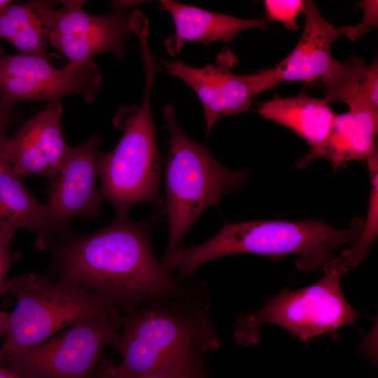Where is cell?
<instances>
[{"label":"cell","mask_w":378,"mask_h":378,"mask_svg":"<svg viewBox=\"0 0 378 378\" xmlns=\"http://www.w3.org/2000/svg\"><path fill=\"white\" fill-rule=\"evenodd\" d=\"M148 230L144 222L117 216L97 232L63 237L52 244L53 280L74 285L127 312L153 298L183 296L171 273L157 260Z\"/></svg>","instance_id":"obj_1"},{"label":"cell","mask_w":378,"mask_h":378,"mask_svg":"<svg viewBox=\"0 0 378 378\" xmlns=\"http://www.w3.org/2000/svg\"><path fill=\"white\" fill-rule=\"evenodd\" d=\"M363 225L359 217L346 229L314 220L224 223L208 241L179 247L164 254L161 263L169 272L177 271L186 276L209 260L232 254L253 253L275 260L295 255L299 270L313 272L334 258L336 250L356 241Z\"/></svg>","instance_id":"obj_2"},{"label":"cell","mask_w":378,"mask_h":378,"mask_svg":"<svg viewBox=\"0 0 378 378\" xmlns=\"http://www.w3.org/2000/svg\"><path fill=\"white\" fill-rule=\"evenodd\" d=\"M162 298L122 316V332L113 344L120 362L102 358L99 365L112 378H139L177 357L220 346L205 309Z\"/></svg>","instance_id":"obj_3"},{"label":"cell","mask_w":378,"mask_h":378,"mask_svg":"<svg viewBox=\"0 0 378 378\" xmlns=\"http://www.w3.org/2000/svg\"><path fill=\"white\" fill-rule=\"evenodd\" d=\"M140 46L145 71L141 105L120 108L113 122L122 130V138L111 151H99L97 155L100 193L118 216H127L132 206L142 202L160 201L162 161L150 102L157 65L148 42L143 41Z\"/></svg>","instance_id":"obj_4"},{"label":"cell","mask_w":378,"mask_h":378,"mask_svg":"<svg viewBox=\"0 0 378 378\" xmlns=\"http://www.w3.org/2000/svg\"><path fill=\"white\" fill-rule=\"evenodd\" d=\"M169 134L166 209L169 239L166 253L179 248L191 225L220 197L244 186L247 173L220 164L204 146L191 139L176 120L174 108L164 107Z\"/></svg>","instance_id":"obj_5"},{"label":"cell","mask_w":378,"mask_h":378,"mask_svg":"<svg viewBox=\"0 0 378 378\" xmlns=\"http://www.w3.org/2000/svg\"><path fill=\"white\" fill-rule=\"evenodd\" d=\"M6 297L15 301L0 347V358L40 344L89 317L120 314V309L70 284L29 273L7 281Z\"/></svg>","instance_id":"obj_6"},{"label":"cell","mask_w":378,"mask_h":378,"mask_svg":"<svg viewBox=\"0 0 378 378\" xmlns=\"http://www.w3.org/2000/svg\"><path fill=\"white\" fill-rule=\"evenodd\" d=\"M323 269V276L315 284L299 290L284 289L261 309L239 316L235 321L236 342L242 346L258 344L260 328L266 323L285 328L306 344L316 336L355 326L360 314L348 303L340 286L349 270L338 257Z\"/></svg>","instance_id":"obj_7"},{"label":"cell","mask_w":378,"mask_h":378,"mask_svg":"<svg viewBox=\"0 0 378 378\" xmlns=\"http://www.w3.org/2000/svg\"><path fill=\"white\" fill-rule=\"evenodd\" d=\"M122 315L80 320L62 332L0 358V366L24 378H92L101 352L114 344Z\"/></svg>","instance_id":"obj_8"},{"label":"cell","mask_w":378,"mask_h":378,"mask_svg":"<svg viewBox=\"0 0 378 378\" xmlns=\"http://www.w3.org/2000/svg\"><path fill=\"white\" fill-rule=\"evenodd\" d=\"M102 76L94 62H69L54 67L47 59L8 54L0 46V99L48 102L66 94H78L87 102L97 98Z\"/></svg>","instance_id":"obj_9"},{"label":"cell","mask_w":378,"mask_h":378,"mask_svg":"<svg viewBox=\"0 0 378 378\" xmlns=\"http://www.w3.org/2000/svg\"><path fill=\"white\" fill-rule=\"evenodd\" d=\"M50 35V44L69 62L92 60L98 54L111 52L121 58L125 42L133 32V12L118 8L112 13L94 15L85 12L84 1H60Z\"/></svg>","instance_id":"obj_10"},{"label":"cell","mask_w":378,"mask_h":378,"mask_svg":"<svg viewBox=\"0 0 378 378\" xmlns=\"http://www.w3.org/2000/svg\"><path fill=\"white\" fill-rule=\"evenodd\" d=\"M162 64L167 73L180 78L198 96L204 109L206 134L218 120L247 111L254 96L273 88L268 69L237 75L211 65L192 67L181 60H164Z\"/></svg>","instance_id":"obj_11"},{"label":"cell","mask_w":378,"mask_h":378,"mask_svg":"<svg viewBox=\"0 0 378 378\" xmlns=\"http://www.w3.org/2000/svg\"><path fill=\"white\" fill-rule=\"evenodd\" d=\"M100 138L91 136L85 143L70 146L54 178L49 181L44 205L66 233L69 220L76 216H97L103 197L96 186Z\"/></svg>","instance_id":"obj_12"},{"label":"cell","mask_w":378,"mask_h":378,"mask_svg":"<svg viewBox=\"0 0 378 378\" xmlns=\"http://www.w3.org/2000/svg\"><path fill=\"white\" fill-rule=\"evenodd\" d=\"M61 114L60 99L48 102L6 139L1 153L21 179L42 175L50 181L59 172L70 147L62 134Z\"/></svg>","instance_id":"obj_13"},{"label":"cell","mask_w":378,"mask_h":378,"mask_svg":"<svg viewBox=\"0 0 378 378\" xmlns=\"http://www.w3.org/2000/svg\"><path fill=\"white\" fill-rule=\"evenodd\" d=\"M302 13L305 24L300 39L289 55L270 69L276 87L284 82L321 80L335 61L332 44L344 34L343 26L330 24L314 1H303Z\"/></svg>","instance_id":"obj_14"},{"label":"cell","mask_w":378,"mask_h":378,"mask_svg":"<svg viewBox=\"0 0 378 378\" xmlns=\"http://www.w3.org/2000/svg\"><path fill=\"white\" fill-rule=\"evenodd\" d=\"M160 4V8L170 14L174 24V34L165 41L168 52L174 56L181 52L185 41H197L204 46L217 41L230 43L244 30L267 28V21L265 17L237 18L174 0H162Z\"/></svg>","instance_id":"obj_15"},{"label":"cell","mask_w":378,"mask_h":378,"mask_svg":"<svg viewBox=\"0 0 378 378\" xmlns=\"http://www.w3.org/2000/svg\"><path fill=\"white\" fill-rule=\"evenodd\" d=\"M22 181L0 152V232L24 228L37 235L36 246L43 250L53 233H64Z\"/></svg>","instance_id":"obj_16"},{"label":"cell","mask_w":378,"mask_h":378,"mask_svg":"<svg viewBox=\"0 0 378 378\" xmlns=\"http://www.w3.org/2000/svg\"><path fill=\"white\" fill-rule=\"evenodd\" d=\"M378 113L365 110H349L336 115L326 141L297 164L302 168L314 160L325 158L337 169L349 161L367 160L377 144Z\"/></svg>","instance_id":"obj_17"},{"label":"cell","mask_w":378,"mask_h":378,"mask_svg":"<svg viewBox=\"0 0 378 378\" xmlns=\"http://www.w3.org/2000/svg\"><path fill=\"white\" fill-rule=\"evenodd\" d=\"M56 1L12 2L0 10V38L19 55L47 59V49L57 6Z\"/></svg>","instance_id":"obj_18"},{"label":"cell","mask_w":378,"mask_h":378,"mask_svg":"<svg viewBox=\"0 0 378 378\" xmlns=\"http://www.w3.org/2000/svg\"><path fill=\"white\" fill-rule=\"evenodd\" d=\"M257 112L265 119L284 126L305 140L311 150L319 147L328 137L336 114L323 99L302 91L290 97L262 102Z\"/></svg>","instance_id":"obj_19"},{"label":"cell","mask_w":378,"mask_h":378,"mask_svg":"<svg viewBox=\"0 0 378 378\" xmlns=\"http://www.w3.org/2000/svg\"><path fill=\"white\" fill-rule=\"evenodd\" d=\"M326 103L342 102L349 110H365L378 113V62L366 64L360 57L346 62L335 60L320 80Z\"/></svg>","instance_id":"obj_20"},{"label":"cell","mask_w":378,"mask_h":378,"mask_svg":"<svg viewBox=\"0 0 378 378\" xmlns=\"http://www.w3.org/2000/svg\"><path fill=\"white\" fill-rule=\"evenodd\" d=\"M371 179L370 202L366 220L358 240L342 251L338 257L349 270L355 268L367 256L378 234V153L377 146L370 152L368 159Z\"/></svg>","instance_id":"obj_21"},{"label":"cell","mask_w":378,"mask_h":378,"mask_svg":"<svg viewBox=\"0 0 378 378\" xmlns=\"http://www.w3.org/2000/svg\"><path fill=\"white\" fill-rule=\"evenodd\" d=\"M202 354L195 351L177 357L139 378H209Z\"/></svg>","instance_id":"obj_22"},{"label":"cell","mask_w":378,"mask_h":378,"mask_svg":"<svg viewBox=\"0 0 378 378\" xmlns=\"http://www.w3.org/2000/svg\"><path fill=\"white\" fill-rule=\"evenodd\" d=\"M264 5L267 21L283 23L288 29H298L297 18L303 11V1L301 0H265Z\"/></svg>","instance_id":"obj_23"},{"label":"cell","mask_w":378,"mask_h":378,"mask_svg":"<svg viewBox=\"0 0 378 378\" xmlns=\"http://www.w3.org/2000/svg\"><path fill=\"white\" fill-rule=\"evenodd\" d=\"M363 10V17L356 26H343L344 35L350 41H354L366 34L373 27L378 24V1L365 0L359 3Z\"/></svg>","instance_id":"obj_24"},{"label":"cell","mask_w":378,"mask_h":378,"mask_svg":"<svg viewBox=\"0 0 378 378\" xmlns=\"http://www.w3.org/2000/svg\"><path fill=\"white\" fill-rule=\"evenodd\" d=\"M15 231L4 230L0 232V297L5 298L7 276L13 258L10 254V245Z\"/></svg>","instance_id":"obj_25"},{"label":"cell","mask_w":378,"mask_h":378,"mask_svg":"<svg viewBox=\"0 0 378 378\" xmlns=\"http://www.w3.org/2000/svg\"><path fill=\"white\" fill-rule=\"evenodd\" d=\"M13 105V104L0 99V152L8 138L7 130L14 121Z\"/></svg>","instance_id":"obj_26"},{"label":"cell","mask_w":378,"mask_h":378,"mask_svg":"<svg viewBox=\"0 0 378 378\" xmlns=\"http://www.w3.org/2000/svg\"><path fill=\"white\" fill-rule=\"evenodd\" d=\"M10 312L0 309V339L5 337L9 323Z\"/></svg>","instance_id":"obj_27"},{"label":"cell","mask_w":378,"mask_h":378,"mask_svg":"<svg viewBox=\"0 0 378 378\" xmlns=\"http://www.w3.org/2000/svg\"><path fill=\"white\" fill-rule=\"evenodd\" d=\"M0 378H24L0 366Z\"/></svg>","instance_id":"obj_28"},{"label":"cell","mask_w":378,"mask_h":378,"mask_svg":"<svg viewBox=\"0 0 378 378\" xmlns=\"http://www.w3.org/2000/svg\"><path fill=\"white\" fill-rule=\"evenodd\" d=\"M92 378H111L99 366L96 367Z\"/></svg>","instance_id":"obj_29"},{"label":"cell","mask_w":378,"mask_h":378,"mask_svg":"<svg viewBox=\"0 0 378 378\" xmlns=\"http://www.w3.org/2000/svg\"><path fill=\"white\" fill-rule=\"evenodd\" d=\"M13 2L10 0H0V10Z\"/></svg>","instance_id":"obj_30"}]
</instances>
